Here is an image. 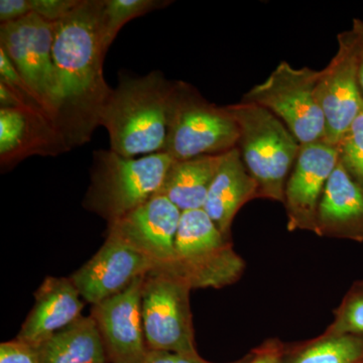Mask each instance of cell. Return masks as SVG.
Masks as SVG:
<instances>
[{
	"mask_svg": "<svg viewBox=\"0 0 363 363\" xmlns=\"http://www.w3.org/2000/svg\"><path fill=\"white\" fill-rule=\"evenodd\" d=\"M221 157L222 154L174 160L157 195L168 198L182 212L203 209Z\"/></svg>",
	"mask_w": 363,
	"mask_h": 363,
	"instance_id": "obj_19",
	"label": "cell"
},
{
	"mask_svg": "<svg viewBox=\"0 0 363 363\" xmlns=\"http://www.w3.org/2000/svg\"><path fill=\"white\" fill-rule=\"evenodd\" d=\"M176 262L171 276L192 289H222L240 281L247 267L231 238L215 225L204 209L182 212L177 231Z\"/></svg>",
	"mask_w": 363,
	"mask_h": 363,
	"instance_id": "obj_5",
	"label": "cell"
},
{
	"mask_svg": "<svg viewBox=\"0 0 363 363\" xmlns=\"http://www.w3.org/2000/svg\"><path fill=\"white\" fill-rule=\"evenodd\" d=\"M32 13L30 0H1L0 1V23H13Z\"/></svg>",
	"mask_w": 363,
	"mask_h": 363,
	"instance_id": "obj_30",
	"label": "cell"
},
{
	"mask_svg": "<svg viewBox=\"0 0 363 363\" xmlns=\"http://www.w3.org/2000/svg\"><path fill=\"white\" fill-rule=\"evenodd\" d=\"M0 363H42L39 350L20 339L0 345Z\"/></svg>",
	"mask_w": 363,
	"mask_h": 363,
	"instance_id": "obj_27",
	"label": "cell"
},
{
	"mask_svg": "<svg viewBox=\"0 0 363 363\" xmlns=\"http://www.w3.org/2000/svg\"><path fill=\"white\" fill-rule=\"evenodd\" d=\"M351 30L357 38L358 44V79H359L360 89L363 96V20L354 18Z\"/></svg>",
	"mask_w": 363,
	"mask_h": 363,
	"instance_id": "obj_31",
	"label": "cell"
},
{
	"mask_svg": "<svg viewBox=\"0 0 363 363\" xmlns=\"http://www.w3.org/2000/svg\"><path fill=\"white\" fill-rule=\"evenodd\" d=\"M193 289L178 277L150 272L145 279L142 315L150 350L198 353L191 312Z\"/></svg>",
	"mask_w": 363,
	"mask_h": 363,
	"instance_id": "obj_8",
	"label": "cell"
},
{
	"mask_svg": "<svg viewBox=\"0 0 363 363\" xmlns=\"http://www.w3.org/2000/svg\"><path fill=\"white\" fill-rule=\"evenodd\" d=\"M0 83L6 85L13 91L23 106L48 114L52 119L44 102L33 92L32 88L26 84V81L21 78L20 73L13 66V62L1 48H0Z\"/></svg>",
	"mask_w": 363,
	"mask_h": 363,
	"instance_id": "obj_25",
	"label": "cell"
},
{
	"mask_svg": "<svg viewBox=\"0 0 363 363\" xmlns=\"http://www.w3.org/2000/svg\"><path fill=\"white\" fill-rule=\"evenodd\" d=\"M227 108L238 123L236 147L259 185V199L284 203L300 143L281 119L259 105L240 101Z\"/></svg>",
	"mask_w": 363,
	"mask_h": 363,
	"instance_id": "obj_3",
	"label": "cell"
},
{
	"mask_svg": "<svg viewBox=\"0 0 363 363\" xmlns=\"http://www.w3.org/2000/svg\"><path fill=\"white\" fill-rule=\"evenodd\" d=\"M363 363V362H362Z\"/></svg>",
	"mask_w": 363,
	"mask_h": 363,
	"instance_id": "obj_32",
	"label": "cell"
},
{
	"mask_svg": "<svg viewBox=\"0 0 363 363\" xmlns=\"http://www.w3.org/2000/svg\"><path fill=\"white\" fill-rule=\"evenodd\" d=\"M54 38V23L35 13L0 26V48L26 84L44 102L52 121L59 98L52 56Z\"/></svg>",
	"mask_w": 363,
	"mask_h": 363,
	"instance_id": "obj_9",
	"label": "cell"
},
{
	"mask_svg": "<svg viewBox=\"0 0 363 363\" xmlns=\"http://www.w3.org/2000/svg\"><path fill=\"white\" fill-rule=\"evenodd\" d=\"M333 315L324 333L363 336V279L352 284Z\"/></svg>",
	"mask_w": 363,
	"mask_h": 363,
	"instance_id": "obj_23",
	"label": "cell"
},
{
	"mask_svg": "<svg viewBox=\"0 0 363 363\" xmlns=\"http://www.w3.org/2000/svg\"><path fill=\"white\" fill-rule=\"evenodd\" d=\"M171 4L173 1L167 0H101L98 23L105 52L108 51L117 33L128 21Z\"/></svg>",
	"mask_w": 363,
	"mask_h": 363,
	"instance_id": "obj_22",
	"label": "cell"
},
{
	"mask_svg": "<svg viewBox=\"0 0 363 363\" xmlns=\"http://www.w3.org/2000/svg\"><path fill=\"white\" fill-rule=\"evenodd\" d=\"M338 51L319 71L315 95L325 119L323 142L337 147L363 108L358 79L357 38L352 30L339 33Z\"/></svg>",
	"mask_w": 363,
	"mask_h": 363,
	"instance_id": "obj_10",
	"label": "cell"
},
{
	"mask_svg": "<svg viewBox=\"0 0 363 363\" xmlns=\"http://www.w3.org/2000/svg\"><path fill=\"white\" fill-rule=\"evenodd\" d=\"M182 211L168 198L155 195L125 216L109 224L116 236L142 252L155 271L172 274L176 262V235Z\"/></svg>",
	"mask_w": 363,
	"mask_h": 363,
	"instance_id": "obj_11",
	"label": "cell"
},
{
	"mask_svg": "<svg viewBox=\"0 0 363 363\" xmlns=\"http://www.w3.org/2000/svg\"><path fill=\"white\" fill-rule=\"evenodd\" d=\"M286 343L279 338H269L252 350V357L248 363H277L281 357Z\"/></svg>",
	"mask_w": 363,
	"mask_h": 363,
	"instance_id": "obj_29",
	"label": "cell"
},
{
	"mask_svg": "<svg viewBox=\"0 0 363 363\" xmlns=\"http://www.w3.org/2000/svg\"><path fill=\"white\" fill-rule=\"evenodd\" d=\"M145 277H140L116 296L93 305L90 316L104 340L108 362L140 363L149 351L142 315Z\"/></svg>",
	"mask_w": 363,
	"mask_h": 363,
	"instance_id": "obj_13",
	"label": "cell"
},
{
	"mask_svg": "<svg viewBox=\"0 0 363 363\" xmlns=\"http://www.w3.org/2000/svg\"><path fill=\"white\" fill-rule=\"evenodd\" d=\"M252 350L240 359L227 363H248L252 359ZM140 363H214L200 357L199 353L172 352V351L150 350Z\"/></svg>",
	"mask_w": 363,
	"mask_h": 363,
	"instance_id": "obj_28",
	"label": "cell"
},
{
	"mask_svg": "<svg viewBox=\"0 0 363 363\" xmlns=\"http://www.w3.org/2000/svg\"><path fill=\"white\" fill-rule=\"evenodd\" d=\"M339 162L363 190V108L338 143Z\"/></svg>",
	"mask_w": 363,
	"mask_h": 363,
	"instance_id": "obj_24",
	"label": "cell"
},
{
	"mask_svg": "<svg viewBox=\"0 0 363 363\" xmlns=\"http://www.w3.org/2000/svg\"><path fill=\"white\" fill-rule=\"evenodd\" d=\"M317 235L363 242V190L339 161L318 208Z\"/></svg>",
	"mask_w": 363,
	"mask_h": 363,
	"instance_id": "obj_17",
	"label": "cell"
},
{
	"mask_svg": "<svg viewBox=\"0 0 363 363\" xmlns=\"http://www.w3.org/2000/svg\"><path fill=\"white\" fill-rule=\"evenodd\" d=\"M175 85L160 71L121 76L100 114L111 150L125 157L164 152Z\"/></svg>",
	"mask_w": 363,
	"mask_h": 363,
	"instance_id": "obj_2",
	"label": "cell"
},
{
	"mask_svg": "<svg viewBox=\"0 0 363 363\" xmlns=\"http://www.w3.org/2000/svg\"><path fill=\"white\" fill-rule=\"evenodd\" d=\"M154 271V264L142 252L108 235L96 255L71 277V281L86 302L96 305Z\"/></svg>",
	"mask_w": 363,
	"mask_h": 363,
	"instance_id": "obj_14",
	"label": "cell"
},
{
	"mask_svg": "<svg viewBox=\"0 0 363 363\" xmlns=\"http://www.w3.org/2000/svg\"><path fill=\"white\" fill-rule=\"evenodd\" d=\"M337 147L323 142L301 145L286 181L285 205L289 231H310L317 235V213L325 186L337 166Z\"/></svg>",
	"mask_w": 363,
	"mask_h": 363,
	"instance_id": "obj_12",
	"label": "cell"
},
{
	"mask_svg": "<svg viewBox=\"0 0 363 363\" xmlns=\"http://www.w3.org/2000/svg\"><path fill=\"white\" fill-rule=\"evenodd\" d=\"M240 130L227 106H217L176 81L164 152L177 161L221 155L238 147Z\"/></svg>",
	"mask_w": 363,
	"mask_h": 363,
	"instance_id": "obj_6",
	"label": "cell"
},
{
	"mask_svg": "<svg viewBox=\"0 0 363 363\" xmlns=\"http://www.w3.org/2000/svg\"><path fill=\"white\" fill-rule=\"evenodd\" d=\"M82 0H30L32 13L50 23H57L73 13Z\"/></svg>",
	"mask_w": 363,
	"mask_h": 363,
	"instance_id": "obj_26",
	"label": "cell"
},
{
	"mask_svg": "<svg viewBox=\"0 0 363 363\" xmlns=\"http://www.w3.org/2000/svg\"><path fill=\"white\" fill-rule=\"evenodd\" d=\"M259 199V185L247 171L238 147L222 154L220 164L210 186L204 211L226 238L238 211Z\"/></svg>",
	"mask_w": 363,
	"mask_h": 363,
	"instance_id": "obj_18",
	"label": "cell"
},
{
	"mask_svg": "<svg viewBox=\"0 0 363 363\" xmlns=\"http://www.w3.org/2000/svg\"><path fill=\"white\" fill-rule=\"evenodd\" d=\"M318 78L319 71L308 67L296 69L288 62H281L269 78L245 93L241 101L271 111L300 145L321 142L325 119L315 95Z\"/></svg>",
	"mask_w": 363,
	"mask_h": 363,
	"instance_id": "obj_7",
	"label": "cell"
},
{
	"mask_svg": "<svg viewBox=\"0 0 363 363\" xmlns=\"http://www.w3.org/2000/svg\"><path fill=\"white\" fill-rule=\"evenodd\" d=\"M363 336L322 333L297 343H286L277 363H362Z\"/></svg>",
	"mask_w": 363,
	"mask_h": 363,
	"instance_id": "obj_21",
	"label": "cell"
},
{
	"mask_svg": "<svg viewBox=\"0 0 363 363\" xmlns=\"http://www.w3.org/2000/svg\"><path fill=\"white\" fill-rule=\"evenodd\" d=\"M71 279L47 278L35 293V306L18 339L39 347L81 317L84 303Z\"/></svg>",
	"mask_w": 363,
	"mask_h": 363,
	"instance_id": "obj_16",
	"label": "cell"
},
{
	"mask_svg": "<svg viewBox=\"0 0 363 363\" xmlns=\"http://www.w3.org/2000/svg\"><path fill=\"white\" fill-rule=\"evenodd\" d=\"M42 363H107L106 350L92 317L81 316L40 344Z\"/></svg>",
	"mask_w": 363,
	"mask_h": 363,
	"instance_id": "obj_20",
	"label": "cell"
},
{
	"mask_svg": "<svg viewBox=\"0 0 363 363\" xmlns=\"http://www.w3.org/2000/svg\"><path fill=\"white\" fill-rule=\"evenodd\" d=\"M173 162L164 152L125 157L95 150L87 206L113 223L159 193Z\"/></svg>",
	"mask_w": 363,
	"mask_h": 363,
	"instance_id": "obj_4",
	"label": "cell"
},
{
	"mask_svg": "<svg viewBox=\"0 0 363 363\" xmlns=\"http://www.w3.org/2000/svg\"><path fill=\"white\" fill-rule=\"evenodd\" d=\"M101 0H82L55 26V71L59 98L54 123L69 149L89 143L112 88L105 81L100 39Z\"/></svg>",
	"mask_w": 363,
	"mask_h": 363,
	"instance_id": "obj_1",
	"label": "cell"
},
{
	"mask_svg": "<svg viewBox=\"0 0 363 363\" xmlns=\"http://www.w3.org/2000/svg\"><path fill=\"white\" fill-rule=\"evenodd\" d=\"M71 150L54 121L28 107L0 108V164L13 168L26 157H57Z\"/></svg>",
	"mask_w": 363,
	"mask_h": 363,
	"instance_id": "obj_15",
	"label": "cell"
}]
</instances>
